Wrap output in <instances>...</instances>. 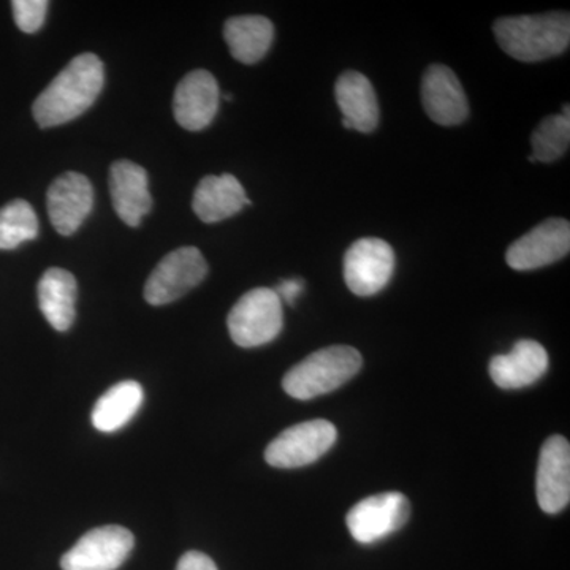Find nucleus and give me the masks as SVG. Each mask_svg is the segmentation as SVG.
I'll return each instance as SVG.
<instances>
[{
	"label": "nucleus",
	"instance_id": "obj_1",
	"mask_svg": "<svg viewBox=\"0 0 570 570\" xmlns=\"http://www.w3.org/2000/svg\"><path fill=\"white\" fill-rule=\"evenodd\" d=\"M104 85V62L92 52L77 56L37 97L33 118L41 129L73 121L92 107Z\"/></svg>",
	"mask_w": 570,
	"mask_h": 570
},
{
	"label": "nucleus",
	"instance_id": "obj_11",
	"mask_svg": "<svg viewBox=\"0 0 570 570\" xmlns=\"http://www.w3.org/2000/svg\"><path fill=\"white\" fill-rule=\"evenodd\" d=\"M535 494L540 509L557 515L570 501V445L562 436H550L539 456Z\"/></svg>",
	"mask_w": 570,
	"mask_h": 570
},
{
	"label": "nucleus",
	"instance_id": "obj_5",
	"mask_svg": "<svg viewBox=\"0 0 570 570\" xmlns=\"http://www.w3.org/2000/svg\"><path fill=\"white\" fill-rule=\"evenodd\" d=\"M336 426L328 420H309L287 428L279 436L269 442L265 450V460L277 469L309 466L335 445Z\"/></svg>",
	"mask_w": 570,
	"mask_h": 570
},
{
	"label": "nucleus",
	"instance_id": "obj_23",
	"mask_svg": "<svg viewBox=\"0 0 570 570\" xmlns=\"http://www.w3.org/2000/svg\"><path fill=\"white\" fill-rule=\"evenodd\" d=\"M39 235V217L26 200H13L0 208V250L17 249Z\"/></svg>",
	"mask_w": 570,
	"mask_h": 570
},
{
	"label": "nucleus",
	"instance_id": "obj_14",
	"mask_svg": "<svg viewBox=\"0 0 570 570\" xmlns=\"http://www.w3.org/2000/svg\"><path fill=\"white\" fill-rule=\"evenodd\" d=\"M422 104L431 121L460 126L469 116V104L455 71L442 63L428 67L422 80Z\"/></svg>",
	"mask_w": 570,
	"mask_h": 570
},
{
	"label": "nucleus",
	"instance_id": "obj_27",
	"mask_svg": "<svg viewBox=\"0 0 570 570\" xmlns=\"http://www.w3.org/2000/svg\"><path fill=\"white\" fill-rule=\"evenodd\" d=\"M224 99L227 100V102H230L234 97H232V94H224Z\"/></svg>",
	"mask_w": 570,
	"mask_h": 570
},
{
	"label": "nucleus",
	"instance_id": "obj_12",
	"mask_svg": "<svg viewBox=\"0 0 570 570\" xmlns=\"http://www.w3.org/2000/svg\"><path fill=\"white\" fill-rule=\"evenodd\" d=\"M220 91L216 78L208 70H194L179 81L175 91L176 122L190 132H200L219 111Z\"/></svg>",
	"mask_w": 570,
	"mask_h": 570
},
{
	"label": "nucleus",
	"instance_id": "obj_19",
	"mask_svg": "<svg viewBox=\"0 0 570 570\" xmlns=\"http://www.w3.org/2000/svg\"><path fill=\"white\" fill-rule=\"evenodd\" d=\"M77 279L62 268L45 272L39 283V306L48 324L67 332L77 316Z\"/></svg>",
	"mask_w": 570,
	"mask_h": 570
},
{
	"label": "nucleus",
	"instance_id": "obj_3",
	"mask_svg": "<svg viewBox=\"0 0 570 570\" xmlns=\"http://www.w3.org/2000/svg\"><path fill=\"white\" fill-rule=\"evenodd\" d=\"M362 366L363 356L355 347L318 348L285 374L283 389L295 400H314L343 387Z\"/></svg>",
	"mask_w": 570,
	"mask_h": 570
},
{
	"label": "nucleus",
	"instance_id": "obj_6",
	"mask_svg": "<svg viewBox=\"0 0 570 570\" xmlns=\"http://www.w3.org/2000/svg\"><path fill=\"white\" fill-rule=\"evenodd\" d=\"M208 275L204 254L194 246H184L165 255L145 285L149 305L164 306L189 294Z\"/></svg>",
	"mask_w": 570,
	"mask_h": 570
},
{
	"label": "nucleus",
	"instance_id": "obj_26",
	"mask_svg": "<svg viewBox=\"0 0 570 570\" xmlns=\"http://www.w3.org/2000/svg\"><path fill=\"white\" fill-rule=\"evenodd\" d=\"M303 288H305V283L302 279H285L277 285L275 292L281 302L292 306L295 305L296 298L302 295Z\"/></svg>",
	"mask_w": 570,
	"mask_h": 570
},
{
	"label": "nucleus",
	"instance_id": "obj_9",
	"mask_svg": "<svg viewBox=\"0 0 570 570\" xmlns=\"http://www.w3.org/2000/svg\"><path fill=\"white\" fill-rule=\"evenodd\" d=\"M135 538L124 527H100L85 535L61 560L62 570H116L132 553Z\"/></svg>",
	"mask_w": 570,
	"mask_h": 570
},
{
	"label": "nucleus",
	"instance_id": "obj_8",
	"mask_svg": "<svg viewBox=\"0 0 570 570\" xmlns=\"http://www.w3.org/2000/svg\"><path fill=\"white\" fill-rule=\"evenodd\" d=\"M392 246L381 238H362L344 255V279L356 296H373L384 291L395 272Z\"/></svg>",
	"mask_w": 570,
	"mask_h": 570
},
{
	"label": "nucleus",
	"instance_id": "obj_4",
	"mask_svg": "<svg viewBox=\"0 0 570 570\" xmlns=\"http://www.w3.org/2000/svg\"><path fill=\"white\" fill-rule=\"evenodd\" d=\"M227 326L239 347H261L275 341L284 326L283 302L275 288L257 287L243 295L232 307Z\"/></svg>",
	"mask_w": 570,
	"mask_h": 570
},
{
	"label": "nucleus",
	"instance_id": "obj_24",
	"mask_svg": "<svg viewBox=\"0 0 570 570\" xmlns=\"http://www.w3.org/2000/svg\"><path fill=\"white\" fill-rule=\"evenodd\" d=\"M47 0H14L13 7L14 22L22 32L33 33L41 29L47 18Z\"/></svg>",
	"mask_w": 570,
	"mask_h": 570
},
{
	"label": "nucleus",
	"instance_id": "obj_20",
	"mask_svg": "<svg viewBox=\"0 0 570 570\" xmlns=\"http://www.w3.org/2000/svg\"><path fill=\"white\" fill-rule=\"evenodd\" d=\"M228 50L236 61L257 63L265 58L275 40V26L265 17H235L224 26Z\"/></svg>",
	"mask_w": 570,
	"mask_h": 570
},
{
	"label": "nucleus",
	"instance_id": "obj_22",
	"mask_svg": "<svg viewBox=\"0 0 570 570\" xmlns=\"http://www.w3.org/2000/svg\"><path fill=\"white\" fill-rule=\"evenodd\" d=\"M570 145L569 105L561 115L549 116L539 124L531 137L530 163L551 164L568 153Z\"/></svg>",
	"mask_w": 570,
	"mask_h": 570
},
{
	"label": "nucleus",
	"instance_id": "obj_18",
	"mask_svg": "<svg viewBox=\"0 0 570 570\" xmlns=\"http://www.w3.org/2000/svg\"><path fill=\"white\" fill-rule=\"evenodd\" d=\"M250 205L245 187L234 175H209L195 189L193 208L206 224L223 223Z\"/></svg>",
	"mask_w": 570,
	"mask_h": 570
},
{
	"label": "nucleus",
	"instance_id": "obj_13",
	"mask_svg": "<svg viewBox=\"0 0 570 570\" xmlns=\"http://www.w3.org/2000/svg\"><path fill=\"white\" fill-rule=\"evenodd\" d=\"M48 216L59 235H73L92 212V184L85 175L67 171L52 181L47 195Z\"/></svg>",
	"mask_w": 570,
	"mask_h": 570
},
{
	"label": "nucleus",
	"instance_id": "obj_25",
	"mask_svg": "<svg viewBox=\"0 0 570 570\" xmlns=\"http://www.w3.org/2000/svg\"><path fill=\"white\" fill-rule=\"evenodd\" d=\"M176 570H217V566L202 551H187L178 561Z\"/></svg>",
	"mask_w": 570,
	"mask_h": 570
},
{
	"label": "nucleus",
	"instance_id": "obj_7",
	"mask_svg": "<svg viewBox=\"0 0 570 570\" xmlns=\"http://www.w3.org/2000/svg\"><path fill=\"white\" fill-rule=\"evenodd\" d=\"M411 517V502L400 491L374 494L348 510L346 523L352 538L363 546L376 543L400 531Z\"/></svg>",
	"mask_w": 570,
	"mask_h": 570
},
{
	"label": "nucleus",
	"instance_id": "obj_2",
	"mask_svg": "<svg viewBox=\"0 0 570 570\" xmlns=\"http://www.w3.org/2000/svg\"><path fill=\"white\" fill-rule=\"evenodd\" d=\"M499 47L521 62H540L560 56L570 43V17L564 11L499 18L493 26Z\"/></svg>",
	"mask_w": 570,
	"mask_h": 570
},
{
	"label": "nucleus",
	"instance_id": "obj_16",
	"mask_svg": "<svg viewBox=\"0 0 570 570\" xmlns=\"http://www.w3.org/2000/svg\"><path fill=\"white\" fill-rule=\"evenodd\" d=\"M148 174L130 160H118L110 168V193L115 212L129 227H138L153 208Z\"/></svg>",
	"mask_w": 570,
	"mask_h": 570
},
{
	"label": "nucleus",
	"instance_id": "obj_15",
	"mask_svg": "<svg viewBox=\"0 0 570 570\" xmlns=\"http://www.w3.org/2000/svg\"><path fill=\"white\" fill-rule=\"evenodd\" d=\"M550 358L538 341L520 340L505 355L490 362V376L502 390H520L535 384L549 371Z\"/></svg>",
	"mask_w": 570,
	"mask_h": 570
},
{
	"label": "nucleus",
	"instance_id": "obj_21",
	"mask_svg": "<svg viewBox=\"0 0 570 570\" xmlns=\"http://www.w3.org/2000/svg\"><path fill=\"white\" fill-rule=\"evenodd\" d=\"M145 400V390L135 381H124L112 385L99 397L92 409V425L102 433L121 430L137 415Z\"/></svg>",
	"mask_w": 570,
	"mask_h": 570
},
{
	"label": "nucleus",
	"instance_id": "obj_10",
	"mask_svg": "<svg viewBox=\"0 0 570 570\" xmlns=\"http://www.w3.org/2000/svg\"><path fill=\"white\" fill-rule=\"evenodd\" d=\"M570 250L569 220L553 217L543 220L517 239L505 254V262L515 272H532L557 264Z\"/></svg>",
	"mask_w": 570,
	"mask_h": 570
},
{
	"label": "nucleus",
	"instance_id": "obj_17",
	"mask_svg": "<svg viewBox=\"0 0 570 570\" xmlns=\"http://www.w3.org/2000/svg\"><path fill=\"white\" fill-rule=\"evenodd\" d=\"M337 107L343 112V126L356 132L371 134L379 124L376 91L365 75L347 70L335 85Z\"/></svg>",
	"mask_w": 570,
	"mask_h": 570
}]
</instances>
